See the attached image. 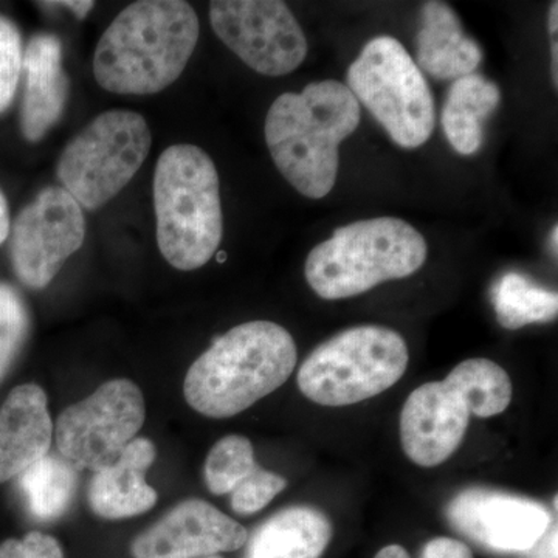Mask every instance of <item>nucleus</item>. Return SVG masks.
Returning a JSON list of instances; mask_svg holds the SVG:
<instances>
[{
	"mask_svg": "<svg viewBox=\"0 0 558 558\" xmlns=\"http://www.w3.org/2000/svg\"><path fill=\"white\" fill-rule=\"evenodd\" d=\"M150 131L137 112L108 110L70 140L58 161L62 189L81 207L97 209L112 201L148 157Z\"/></svg>",
	"mask_w": 558,
	"mask_h": 558,
	"instance_id": "6e6552de",
	"label": "nucleus"
},
{
	"mask_svg": "<svg viewBox=\"0 0 558 558\" xmlns=\"http://www.w3.org/2000/svg\"><path fill=\"white\" fill-rule=\"evenodd\" d=\"M465 400L446 381L422 385L403 403L400 439L407 457L421 468H436L458 450L468 432Z\"/></svg>",
	"mask_w": 558,
	"mask_h": 558,
	"instance_id": "4468645a",
	"label": "nucleus"
},
{
	"mask_svg": "<svg viewBox=\"0 0 558 558\" xmlns=\"http://www.w3.org/2000/svg\"><path fill=\"white\" fill-rule=\"evenodd\" d=\"M409 360L407 341L396 330L357 326L319 344L304 360L300 391L318 405H355L395 387Z\"/></svg>",
	"mask_w": 558,
	"mask_h": 558,
	"instance_id": "423d86ee",
	"label": "nucleus"
},
{
	"mask_svg": "<svg viewBox=\"0 0 558 558\" xmlns=\"http://www.w3.org/2000/svg\"><path fill=\"white\" fill-rule=\"evenodd\" d=\"M24 46L20 28L0 14V113L10 108L22 75Z\"/></svg>",
	"mask_w": 558,
	"mask_h": 558,
	"instance_id": "a878e982",
	"label": "nucleus"
},
{
	"mask_svg": "<svg viewBox=\"0 0 558 558\" xmlns=\"http://www.w3.org/2000/svg\"><path fill=\"white\" fill-rule=\"evenodd\" d=\"M421 558H473L472 550L458 539L439 537L429 539Z\"/></svg>",
	"mask_w": 558,
	"mask_h": 558,
	"instance_id": "c85d7f7f",
	"label": "nucleus"
},
{
	"mask_svg": "<svg viewBox=\"0 0 558 558\" xmlns=\"http://www.w3.org/2000/svg\"><path fill=\"white\" fill-rule=\"evenodd\" d=\"M226 259V253H219V260Z\"/></svg>",
	"mask_w": 558,
	"mask_h": 558,
	"instance_id": "e433bc0d",
	"label": "nucleus"
},
{
	"mask_svg": "<svg viewBox=\"0 0 558 558\" xmlns=\"http://www.w3.org/2000/svg\"><path fill=\"white\" fill-rule=\"evenodd\" d=\"M548 25H549L550 36H554V38H557V33H558V3L557 2H554L553 5H550Z\"/></svg>",
	"mask_w": 558,
	"mask_h": 558,
	"instance_id": "72a5a7b5",
	"label": "nucleus"
},
{
	"mask_svg": "<svg viewBox=\"0 0 558 558\" xmlns=\"http://www.w3.org/2000/svg\"><path fill=\"white\" fill-rule=\"evenodd\" d=\"M11 218L9 202H7L5 194L0 190V245L3 244L10 236Z\"/></svg>",
	"mask_w": 558,
	"mask_h": 558,
	"instance_id": "2f4dec72",
	"label": "nucleus"
},
{
	"mask_svg": "<svg viewBox=\"0 0 558 558\" xmlns=\"http://www.w3.org/2000/svg\"><path fill=\"white\" fill-rule=\"evenodd\" d=\"M288 487V480L277 473L256 468L231 492V509L238 515H253Z\"/></svg>",
	"mask_w": 558,
	"mask_h": 558,
	"instance_id": "bb28decb",
	"label": "nucleus"
},
{
	"mask_svg": "<svg viewBox=\"0 0 558 558\" xmlns=\"http://www.w3.org/2000/svg\"><path fill=\"white\" fill-rule=\"evenodd\" d=\"M156 457L149 439L135 438L116 462L95 472L87 490L92 512L105 520H124L153 509L157 492L146 483V473Z\"/></svg>",
	"mask_w": 558,
	"mask_h": 558,
	"instance_id": "f3484780",
	"label": "nucleus"
},
{
	"mask_svg": "<svg viewBox=\"0 0 558 558\" xmlns=\"http://www.w3.org/2000/svg\"><path fill=\"white\" fill-rule=\"evenodd\" d=\"M451 526L495 553H529L550 527V513L531 498L487 488L461 492L447 508Z\"/></svg>",
	"mask_w": 558,
	"mask_h": 558,
	"instance_id": "f8f14e48",
	"label": "nucleus"
},
{
	"mask_svg": "<svg viewBox=\"0 0 558 558\" xmlns=\"http://www.w3.org/2000/svg\"><path fill=\"white\" fill-rule=\"evenodd\" d=\"M39 5L43 9H65L72 11L78 20H84L94 9L95 2H89V0H84V2H81V0H68V2H40Z\"/></svg>",
	"mask_w": 558,
	"mask_h": 558,
	"instance_id": "7c9ffc66",
	"label": "nucleus"
},
{
	"mask_svg": "<svg viewBox=\"0 0 558 558\" xmlns=\"http://www.w3.org/2000/svg\"><path fill=\"white\" fill-rule=\"evenodd\" d=\"M359 101L340 81L286 92L266 117V142L278 171L304 197L323 199L336 186L341 142L360 124Z\"/></svg>",
	"mask_w": 558,
	"mask_h": 558,
	"instance_id": "f03ea898",
	"label": "nucleus"
},
{
	"mask_svg": "<svg viewBox=\"0 0 558 558\" xmlns=\"http://www.w3.org/2000/svg\"><path fill=\"white\" fill-rule=\"evenodd\" d=\"M501 102V90L480 73L451 84L440 123L451 148L461 156L478 153L484 142V123Z\"/></svg>",
	"mask_w": 558,
	"mask_h": 558,
	"instance_id": "aec40b11",
	"label": "nucleus"
},
{
	"mask_svg": "<svg viewBox=\"0 0 558 558\" xmlns=\"http://www.w3.org/2000/svg\"><path fill=\"white\" fill-rule=\"evenodd\" d=\"M347 87L392 142L405 149L425 145L436 126L435 98L424 73L398 39L377 36L348 70Z\"/></svg>",
	"mask_w": 558,
	"mask_h": 558,
	"instance_id": "0eeeda50",
	"label": "nucleus"
},
{
	"mask_svg": "<svg viewBox=\"0 0 558 558\" xmlns=\"http://www.w3.org/2000/svg\"><path fill=\"white\" fill-rule=\"evenodd\" d=\"M199 32V17L189 2L131 3L98 40L95 80L112 94H159L182 75Z\"/></svg>",
	"mask_w": 558,
	"mask_h": 558,
	"instance_id": "f257e3e1",
	"label": "nucleus"
},
{
	"mask_svg": "<svg viewBox=\"0 0 558 558\" xmlns=\"http://www.w3.org/2000/svg\"><path fill=\"white\" fill-rule=\"evenodd\" d=\"M145 417V398L134 381H106L62 411L54 425L58 450L73 469L98 472L137 438Z\"/></svg>",
	"mask_w": 558,
	"mask_h": 558,
	"instance_id": "1a4fd4ad",
	"label": "nucleus"
},
{
	"mask_svg": "<svg viewBox=\"0 0 558 558\" xmlns=\"http://www.w3.org/2000/svg\"><path fill=\"white\" fill-rule=\"evenodd\" d=\"M473 416L487 418L501 414L512 402V380L498 363L488 359H469L446 377Z\"/></svg>",
	"mask_w": 558,
	"mask_h": 558,
	"instance_id": "412c9836",
	"label": "nucleus"
},
{
	"mask_svg": "<svg viewBox=\"0 0 558 558\" xmlns=\"http://www.w3.org/2000/svg\"><path fill=\"white\" fill-rule=\"evenodd\" d=\"M31 317L16 289L0 282V380L27 340Z\"/></svg>",
	"mask_w": 558,
	"mask_h": 558,
	"instance_id": "393cba45",
	"label": "nucleus"
},
{
	"mask_svg": "<svg viewBox=\"0 0 558 558\" xmlns=\"http://www.w3.org/2000/svg\"><path fill=\"white\" fill-rule=\"evenodd\" d=\"M256 468L252 442L244 436H226L209 450L204 469L205 483L211 494H231Z\"/></svg>",
	"mask_w": 558,
	"mask_h": 558,
	"instance_id": "b1692460",
	"label": "nucleus"
},
{
	"mask_svg": "<svg viewBox=\"0 0 558 558\" xmlns=\"http://www.w3.org/2000/svg\"><path fill=\"white\" fill-rule=\"evenodd\" d=\"M247 529L202 499H185L132 542L134 558H204L245 546Z\"/></svg>",
	"mask_w": 558,
	"mask_h": 558,
	"instance_id": "ddd939ff",
	"label": "nucleus"
},
{
	"mask_svg": "<svg viewBox=\"0 0 558 558\" xmlns=\"http://www.w3.org/2000/svg\"><path fill=\"white\" fill-rule=\"evenodd\" d=\"M157 242L178 270L201 269L218 252L223 234L219 175L199 146L172 145L154 174Z\"/></svg>",
	"mask_w": 558,
	"mask_h": 558,
	"instance_id": "20e7f679",
	"label": "nucleus"
},
{
	"mask_svg": "<svg viewBox=\"0 0 558 558\" xmlns=\"http://www.w3.org/2000/svg\"><path fill=\"white\" fill-rule=\"evenodd\" d=\"M550 54H553V80L554 86H558V43L557 38H554L553 46H550Z\"/></svg>",
	"mask_w": 558,
	"mask_h": 558,
	"instance_id": "f704fd0d",
	"label": "nucleus"
},
{
	"mask_svg": "<svg viewBox=\"0 0 558 558\" xmlns=\"http://www.w3.org/2000/svg\"><path fill=\"white\" fill-rule=\"evenodd\" d=\"M376 558H410L409 550L403 548L400 545H389L385 546L384 549H380L377 553Z\"/></svg>",
	"mask_w": 558,
	"mask_h": 558,
	"instance_id": "473e14b6",
	"label": "nucleus"
},
{
	"mask_svg": "<svg viewBox=\"0 0 558 558\" xmlns=\"http://www.w3.org/2000/svg\"><path fill=\"white\" fill-rule=\"evenodd\" d=\"M557 236H558V229H557V226H554L553 231H550L549 245H550V250H553L554 256H556V258H557V250H558L557 248L558 247Z\"/></svg>",
	"mask_w": 558,
	"mask_h": 558,
	"instance_id": "c9c22d12",
	"label": "nucleus"
},
{
	"mask_svg": "<svg viewBox=\"0 0 558 558\" xmlns=\"http://www.w3.org/2000/svg\"><path fill=\"white\" fill-rule=\"evenodd\" d=\"M209 22L218 38L260 75H289L306 60V36L284 2L218 0L209 3Z\"/></svg>",
	"mask_w": 558,
	"mask_h": 558,
	"instance_id": "9d476101",
	"label": "nucleus"
},
{
	"mask_svg": "<svg viewBox=\"0 0 558 558\" xmlns=\"http://www.w3.org/2000/svg\"><path fill=\"white\" fill-rule=\"evenodd\" d=\"M53 440L49 402L43 388L20 385L0 407V484L20 478L47 457Z\"/></svg>",
	"mask_w": 558,
	"mask_h": 558,
	"instance_id": "2eb2a0df",
	"label": "nucleus"
},
{
	"mask_svg": "<svg viewBox=\"0 0 558 558\" xmlns=\"http://www.w3.org/2000/svg\"><path fill=\"white\" fill-rule=\"evenodd\" d=\"M427 255L425 238L405 220H357L312 248L304 274L319 299L344 300L381 282L411 277Z\"/></svg>",
	"mask_w": 558,
	"mask_h": 558,
	"instance_id": "39448f33",
	"label": "nucleus"
},
{
	"mask_svg": "<svg viewBox=\"0 0 558 558\" xmlns=\"http://www.w3.org/2000/svg\"><path fill=\"white\" fill-rule=\"evenodd\" d=\"M492 300L499 325L509 330L534 323H549L558 314L557 293L535 284L517 271H509L499 278Z\"/></svg>",
	"mask_w": 558,
	"mask_h": 558,
	"instance_id": "5701e85b",
	"label": "nucleus"
},
{
	"mask_svg": "<svg viewBox=\"0 0 558 558\" xmlns=\"http://www.w3.org/2000/svg\"><path fill=\"white\" fill-rule=\"evenodd\" d=\"M330 538L332 524L322 510L292 506L253 532L244 558H322Z\"/></svg>",
	"mask_w": 558,
	"mask_h": 558,
	"instance_id": "6ab92c4d",
	"label": "nucleus"
},
{
	"mask_svg": "<svg viewBox=\"0 0 558 558\" xmlns=\"http://www.w3.org/2000/svg\"><path fill=\"white\" fill-rule=\"evenodd\" d=\"M296 344L277 323L256 319L223 333L191 365L183 395L207 417H233L289 380Z\"/></svg>",
	"mask_w": 558,
	"mask_h": 558,
	"instance_id": "7ed1b4c3",
	"label": "nucleus"
},
{
	"mask_svg": "<svg viewBox=\"0 0 558 558\" xmlns=\"http://www.w3.org/2000/svg\"><path fill=\"white\" fill-rule=\"evenodd\" d=\"M421 31L416 38L417 68L435 80L457 81L476 73L483 61L478 43L470 39L458 14L446 2L422 7Z\"/></svg>",
	"mask_w": 558,
	"mask_h": 558,
	"instance_id": "a211bd4d",
	"label": "nucleus"
},
{
	"mask_svg": "<svg viewBox=\"0 0 558 558\" xmlns=\"http://www.w3.org/2000/svg\"><path fill=\"white\" fill-rule=\"evenodd\" d=\"M9 238L16 277L27 288L44 289L83 245L86 219L72 194L61 186H49L22 208Z\"/></svg>",
	"mask_w": 558,
	"mask_h": 558,
	"instance_id": "9b49d317",
	"label": "nucleus"
},
{
	"mask_svg": "<svg viewBox=\"0 0 558 558\" xmlns=\"http://www.w3.org/2000/svg\"><path fill=\"white\" fill-rule=\"evenodd\" d=\"M25 78L21 130L36 143L61 120L69 97V80L62 69V44L53 33H36L22 61Z\"/></svg>",
	"mask_w": 558,
	"mask_h": 558,
	"instance_id": "dca6fc26",
	"label": "nucleus"
},
{
	"mask_svg": "<svg viewBox=\"0 0 558 558\" xmlns=\"http://www.w3.org/2000/svg\"><path fill=\"white\" fill-rule=\"evenodd\" d=\"M0 558H64V553L57 538L33 531L25 537L3 542Z\"/></svg>",
	"mask_w": 558,
	"mask_h": 558,
	"instance_id": "cd10ccee",
	"label": "nucleus"
},
{
	"mask_svg": "<svg viewBox=\"0 0 558 558\" xmlns=\"http://www.w3.org/2000/svg\"><path fill=\"white\" fill-rule=\"evenodd\" d=\"M28 512L39 521L61 519L72 505L76 470L65 459L44 457L20 476Z\"/></svg>",
	"mask_w": 558,
	"mask_h": 558,
	"instance_id": "4be33fe9",
	"label": "nucleus"
},
{
	"mask_svg": "<svg viewBox=\"0 0 558 558\" xmlns=\"http://www.w3.org/2000/svg\"><path fill=\"white\" fill-rule=\"evenodd\" d=\"M529 558H557V526L549 527L537 545L529 550Z\"/></svg>",
	"mask_w": 558,
	"mask_h": 558,
	"instance_id": "c756f323",
	"label": "nucleus"
},
{
	"mask_svg": "<svg viewBox=\"0 0 558 558\" xmlns=\"http://www.w3.org/2000/svg\"><path fill=\"white\" fill-rule=\"evenodd\" d=\"M204 558H222V557H219V556H213V557H204Z\"/></svg>",
	"mask_w": 558,
	"mask_h": 558,
	"instance_id": "4c0bfd02",
	"label": "nucleus"
}]
</instances>
